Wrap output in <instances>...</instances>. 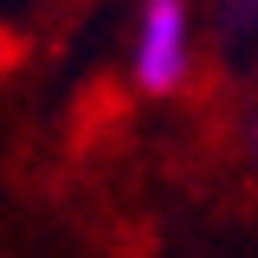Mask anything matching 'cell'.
Returning <instances> with one entry per match:
<instances>
[{"mask_svg":"<svg viewBox=\"0 0 258 258\" xmlns=\"http://www.w3.org/2000/svg\"><path fill=\"white\" fill-rule=\"evenodd\" d=\"M194 64V32H187V7L181 0H142V20H136V84L142 91H181Z\"/></svg>","mask_w":258,"mask_h":258,"instance_id":"obj_1","label":"cell"}]
</instances>
